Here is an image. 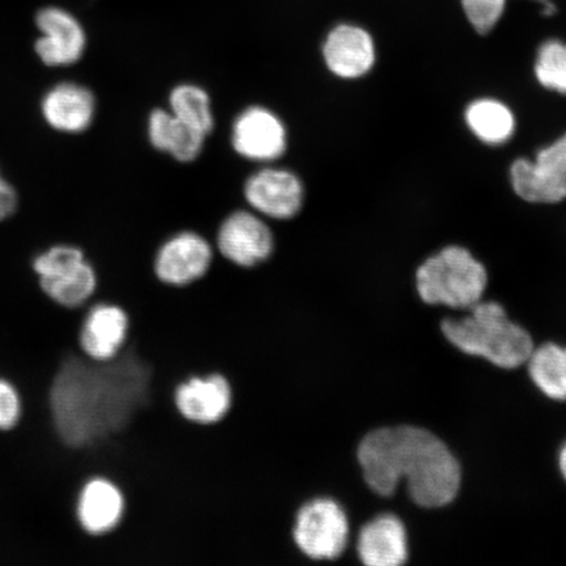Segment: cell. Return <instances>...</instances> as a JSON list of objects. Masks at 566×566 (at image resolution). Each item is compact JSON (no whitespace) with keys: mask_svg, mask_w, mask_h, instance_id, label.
<instances>
[{"mask_svg":"<svg viewBox=\"0 0 566 566\" xmlns=\"http://www.w3.org/2000/svg\"><path fill=\"white\" fill-rule=\"evenodd\" d=\"M130 317L117 303L96 301L84 307L80 348L84 356L105 363L118 356L129 339Z\"/></svg>","mask_w":566,"mask_h":566,"instance_id":"11","label":"cell"},{"mask_svg":"<svg viewBox=\"0 0 566 566\" xmlns=\"http://www.w3.org/2000/svg\"><path fill=\"white\" fill-rule=\"evenodd\" d=\"M323 56L332 74L339 80L354 81L370 73L377 51L371 34L364 28L342 24L325 39Z\"/></svg>","mask_w":566,"mask_h":566,"instance_id":"13","label":"cell"},{"mask_svg":"<svg viewBox=\"0 0 566 566\" xmlns=\"http://www.w3.org/2000/svg\"><path fill=\"white\" fill-rule=\"evenodd\" d=\"M463 318H446V338L470 356L490 360L502 369H516L527 363L535 346L528 332L507 317L500 303L479 302Z\"/></svg>","mask_w":566,"mask_h":566,"instance_id":"2","label":"cell"},{"mask_svg":"<svg viewBox=\"0 0 566 566\" xmlns=\"http://www.w3.org/2000/svg\"><path fill=\"white\" fill-rule=\"evenodd\" d=\"M32 271L46 298L66 310L86 307L97 292V269L75 245L49 248L34 258Z\"/></svg>","mask_w":566,"mask_h":566,"instance_id":"4","label":"cell"},{"mask_svg":"<svg viewBox=\"0 0 566 566\" xmlns=\"http://www.w3.org/2000/svg\"><path fill=\"white\" fill-rule=\"evenodd\" d=\"M19 197L15 188L0 175V221L11 217L17 211Z\"/></svg>","mask_w":566,"mask_h":566,"instance_id":"26","label":"cell"},{"mask_svg":"<svg viewBox=\"0 0 566 566\" xmlns=\"http://www.w3.org/2000/svg\"><path fill=\"white\" fill-rule=\"evenodd\" d=\"M232 387L219 373L193 375L175 388L174 405L184 420L197 427L221 422L232 408Z\"/></svg>","mask_w":566,"mask_h":566,"instance_id":"10","label":"cell"},{"mask_svg":"<svg viewBox=\"0 0 566 566\" xmlns=\"http://www.w3.org/2000/svg\"><path fill=\"white\" fill-rule=\"evenodd\" d=\"M531 379L541 391L554 400L566 401V348L544 344L534 348L527 359Z\"/></svg>","mask_w":566,"mask_h":566,"instance_id":"21","label":"cell"},{"mask_svg":"<svg viewBox=\"0 0 566 566\" xmlns=\"http://www.w3.org/2000/svg\"><path fill=\"white\" fill-rule=\"evenodd\" d=\"M248 207L265 219L289 221L300 214L306 189L298 175L290 169L266 165L244 182Z\"/></svg>","mask_w":566,"mask_h":566,"instance_id":"8","label":"cell"},{"mask_svg":"<svg viewBox=\"0 0 566 566\" xmlns=\"http://www.w3.org/2000/svg\"><path fill=\"white\" fill-rule=\"evenodd\" d=\"M23 406L20 394L10 380L0 378V430L7 431L17 427Z\"/></svg>","mask_w":566,"mask_h":566,"instance_id":"24","label":"cell"},{"mask_svg":"<svg viewBox=\"0 0 566 566\" xmlns=\"http://www.w3.org/2000/svg\"><path fill=\"white\" fill-rule=\"evenodd\" d=\"M558 463H560V470L563 473L564 479L566 480V444L564 446L560 458H558Z\"/></svg>","mask_w":566,"mask_h":566,"instance_id":"27","label":"cell"},{"mask_svg":"<svg viewBox=\"0 0 566 566\" xmlns=\"http://www.w3.org/2000/svg\"><path fill=\"white\" fill-rule=\"evenodd\" d=\"M41 33L34 44L35 54L51 67L74 65L86 51V32L70 12L59 7H46L35 17Z\"/></svg>","mask_w":566,"mask_h":566,"instance_id":"12","label":"cell"},{"mask_svg":"<svg viewBox=\"0 0 566 566\" xmlns=\"http://www.w3.org/2000/svg\"><path fill=\"white\" fill-rule=\"evenodd\" d=\"M266 221L251 209L231 212L219 226L218 252L228 263L244 271L268 263L275 250V239Z\"/></svg>","mask_w":566,"mask_h":566,"instance_id":"7","label":"cell"},{"mask_svg":"<svg viewBox=\"0 0 566 566\" xmlns=\"http://www.w3.org/2000/svg\"><path fill=\"white\" fill-rule=\"evenodd\" d=\"M214 248L195 231H181L159 247L153 260V275L159 285L186 289L202 282L214 264Z\"/></svg>","mask_w":566,"mask_h":566,"instance_id":"6","label":"cell"},{"mask_svg":"<svg viewBox=\"0 0 566 566\" xmlns=\"http://www.w3.org/2000/svg\"><path fill=\"white\" fill-rule=\"evenodd\" d=\"M357 462L374 493L391 497L406 480L410 499L422 507L451 504L462 483V470L448 446L410 424L369 431L357 446Z\"/></svg>","mask_w":566,"mask_h":566,"instance_id":"1","label":"cell"},{"mask_svg":"<svg viewBox=\"0 0 566 566\" xmlns=\"http://www.w3.org/2000/svg\"><path fill=\"white\" fill-rule=\"evenodd\" d=\"M148 142L155 150L179 163H192L200 157L207 137L176 118L168 109L157 108L147 122Z\"/></svg>","mask_w":566,"mask_h":566,"instance_id":"17","label":"cell"},{"mask_svg":"<svg viewBox=\"0 0 566 566\" xmlns=\"http://www.w3.org/2000/svg\"><path fill=\"white\" fill-rule=\"evenodd\" d=\"M535 76L541 86L566 95V44L558 40L543 42L537 51Z\"/></svg>","mask_w":566,"mask_h":566,"instance_id":"22","label":"cell"},{"mask_svg":"<svg viewBox=\"0 0 566 566\" xmlns=\"http://www.w3.org/2000/svg\"><path fill=\"white\" fill-rule=\"evenodd\" d=\"M535 161L547 171L566 179V133L536 153Z\"/></svg>","mask_w":566,"mask_h":566,"instance_id":"25","label":"cell"},{"mask_svg":"<svg viewBox=\"0 0 566 566\" xmlns=\"http://www.w3.org/2000/svg\"><path fill=\"white\" fill-rule=\"evenodd\" d=\"M42 115L55 130L69 134L86 132L96 115L94 92L73 82L56 84L42 101Z\"/></svg>","mask_w":566,"mask_h":566,"instance_id":"16","label":"cell"},{"mask_svg":"<svg viewBox=\"0 0 566 566\" xmlns=\"http://www.w3.org/2000/svg\"><path fill=\"white\" fill-rule=\"evenodd\" d=\"M292 537L296 549L310 563L337 562L349 546V515L334 497L310 499L295 513Z\"/></svg>","mask_w":566,"mask_h":566,"instance_id":"5","label":"cell"},{"mask_svg":"<svg viewBox=\"0 0 566 566\" xmlns=\"http://www.w3.org/2000/svg\"><path fill=\"white\" fill-rule=\"evenodd\" d=\"M516 196L530 203L555 205L566 198V179L544 169L535 160L516 159L511 167Z\"/></svg>","mask_w":566,"mask_h":566,"instance_id":"18","label":"cell"},{"mask_svg":"<svg viewBox=\"0 0 566 566\" xmlns=\"http://www.w3.org/2000/svg\"><path fill=\"white\" fill-rule=\"evenodd\" d=\"M168 111L181 123L209 137L214 130L216 118L207 90L193 83H181L171 91Z\"/></svg>","mask_w":566,"mask_h":566,"instance_id":"20","label":"cell"},{"mask_svg":"<svg viewBox=\"0 0 566 566\" xmlns=\"http://www.w3.org/2000/svg\"><path fill=\"white\" fill-rule=\"evenodd\" d=\"M231 145L243 159L272 165L287 150V127L277 113L266 106H248L232 124Z\"/></svg>","mask_w":566,"mask_h":566,"instance_id":"9","label":"cell"},{"mask_svg":"<svg viewBox=\"0 0 566 566\" xmlns=\"http://www.w3.org/2000/svg\"><path fill=\"white\" fill-rule=\"evenodd\" d=\"M359 560L367 566H399L408 560L405 523L394 514H381L360 527L357 546Z\"/></svg>","mask_w":566,"mask_h":566,"instance_id":"15","label":"cell"},{"mask_svg":"<svg viewBox=\"0 0 566 566\" xmlns=\"http://www.w3.org/2000/svg\"><path fill=\"white\" fill-rule=\"evenodd\" d=\"M488 273L465 248L449 245L417 269L416 287L428 304L471 308L483 298Z\"/></svg>","mask_w":566,"mask_h":566,"instance_id":"3","label":"cell"},{"mask_svg":"<svg viewBox=\"0 0 566 566\" xmlns=\"http://www.w3.org/2000/svg\"><path fill=\"white\" fill-rule=\"evenodd\" d=\"M464 118L473 136L485 145H504L515 132L513 112L495 98H479L471 103Z\"/></svg>","mask_w":566,"mask_h":566,"instance_id":"19","label":"cell"},{"mask_svg":"<svg viewBox=\"0 0 566 566\" xmlns=\"http://www.w3.org/2000/svg\"><path fill=\"white\" fill-rule=\"evenodd\" d=\"M467 19L480 34L490 33L505 11L506 0H462Z\"/></svg>","mask_w":566,"mask_h":566,"instance_id":"23","label":"cell"},{"mask_svg":"<svg viewBox=\"0 0 566 566\" xmlns=\"http://www.w3.org/2000/svg\"><path fill=\"white\" fill-rule=\"evenodd\" d=\"M76 520L90 536L108 535L123 522L125 494L112 480L95 476L83 484L76 500Z\"/></svg>","mask_w":566,"mask_h":566,"instance_id":"14","label":"cell"}]
</instances>
